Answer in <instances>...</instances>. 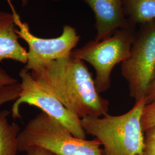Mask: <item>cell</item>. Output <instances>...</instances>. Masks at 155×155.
<instances>
[{"label":"cell","instance_id":"cell-1","mask_svg":"<svg viewBox=\"0 0 155 155\" xmlns=\"http://www.w3.org/2000/svg\"><path fill=\"white\" fill-rule=\"evenodd\" d=\"M29 71L35 80L80 119L107 114L109 102L97 90L84 61L70 55L40 64Z\"/></svg>","mask_w":155,"mask_h":155},{"label":"cell","instance_id":"cell-2","mask_svg":"<svg viewBox=\"0 0 155 155\" xmlns=\"http://www.w3.org/2000/svg\"><path fill=\"white\" fill-rule=\"evenodd\" d=\"M146 104L147 98H143L121 115L84 117L81 119L82 126L86 134L95 137L103 146L102 155H143L141 119Z\"/></svg>","mask_w":155,"mask_h":155},{"label":"cell","instance_id":"cell-3","mask_svg":"<svg viewBox=\"0 0 155 155\" xmlns=\"http://www.w3.org/2000/svg\"><path fill=\"white\" fill-rule=\"evenodd\" d=\"M39 146L57 155H102L97 140H87L74 136L68 129L44 112L26 124L18 136V149Z\"/></svg>","mask_w":155,"mask_h":155},{"label":"cell","instance_id":"cell-4","mask_svg":"<svg viewBox=\"0 0 155 155\" xmlns=\"http://www.w3.org/2000/svg\"><path fill=\"white\" fill-rule=\"evenodd\" d=\"M135 29L136 26L132 25L120 28L109 38L100 41H90L71 52L73 57L93 67L95 71V84L100 94L110 88L111 74L114 67L129 57L136 35Z\"/></svg>","mask_w":155,"mask_h":155},{"label":"cell","instance_id":"cell-5","mask_svg":"<svg viewBox=\"0 0 155 155\" xmlns=\"http://www.w3.org/2000/svg\"><path fill=\"white\" fill-rule=\"evenodd\" d=\"M121 75L132 98L147 97L155 80V20L141 25L129 57L121 63Z\"/></svg>","mask_w":155,"mask_h":155},{"label":"cell","instance_id":"cell-6","mask_svg":"<svg viewBox=\"0 0 155 155\" xmlns=\"http://www.w3.org/2000/svg\"><path fill=\"white\" fill-rule=\"evenodd\" d=\"M21 91L12 107V116L20 118V107L23 104L39 107L43 112L52 117L67 127L72 134L86 139V133L82 126L81 120L72 114L55 97L40 84L29 71L23 68L19 72Z\"/></svg>","mask_w":155,"mask_h":155},{"label":"cell","instance_id":"cell-7","mask_svg":"<svg viewBox=\"0 0 155 155\" xmlns=\"http://www.w3.org/2000/svg\"><path fill=\"white\" fill-rule=\"evenodd\" d=\"M15 18L17 34L28 45V61L24 67L28 71L40 64L70 55L79 41L76 29L70 25L63 26L59 36L45 39L31 33L28 24L22 22L18 15Z\"/></svg>","mask_w":155,"mask_h":155},{"label":"cell","instance_id":"cell-8","mask_svg":"<svg viewBox=\"0 0 155 155\" xmlns=\"http://www.w3.org/2000/svg\"><path fill=\"white\" fill-rule=\"evenodd\" d=\"M94 13L96 35L100 41L110 37L118 29L131 25L125 18L122 0H81Z\"/></svg>","mask_w":155,"mask_h":155},{"label":"cell","instance_id":"cell-9","mask_svg":"<svg viewBox=\"0 0 155 155\" xmlns=\"http://www.w3.org/2000/svg\"><path fill=\"white\" fill-rule=\"evenodd\" d=\"M15 13L0 11V61L11 59L26 64L28 51L19 43Z\"/></svg>","mask_w":155,"mask_h":155},{"label":"cell","instance_id":"cell-10","mask_svg":"<svg viewBox=\"0 0 155 155\" xmlns=\"http://www.w3.org/2000/svg\"><path fill=\"white\" fill-rule=\"evenodd\" d=\"M122 6L125 18L132 25L155 20V0H122Z\"/></svg>","mask_w":155,"mask_h":155},{"label":"cell","instance_id":"cell-11","mask_svg":"<svg viewBox=\"0 0 155 155\" xmlns=\"http://www.w3.org/2000/svg\"><path fill=\"white\" fill-rule=\"evenodd\" d=\"M11 111H0V155H17L20 127L16 123H9L8 117Z\"/></svg>","mask_w":155,"mask_h":155},{"label":"cell","instance_id":"cell-12","mask_svg":"<svg viewBox=\"0 0 155 155\" xmlns=\"http://www.w3.org/2000/svg\"><path fill=\"white\" fill-rule=\"evenodd\" d=\"M21 91L19 82L0 89V106L16 100L19 97Z\"/></svg>","mask_w":155,"mask_h":155},{"label":"cell","instance_id":"cell-13","mask_svg":"<svg viewBox=\"0 0 155 155\" xmlns=\"http://www.w3.org/2000/svg\"><path fill=\"white\" fill-rule=\"evenodd\" d=\"M141 127L145 132L151 127H155V101L144 106L141 115Z\"/></svg>","mask_w":155,"mask_h":155},{"label":"cell","instance_id":"cell-14","mask_svg":"<svg viewBox=\"0 0 155 155\" xmlns=\"http://www.w3.org/2000/svg\"><path fill=\"white\" fill-rule=\"evenodd\" d=\"M144 133L143 155H155V127Z\"/></svg>","mask_w":155,"mask_h":155},{"label":"cell","instance_id":"cell-15","mask_svg":"<svg viewBox=\"0 0 155 155\" xmlns=\"http://www.w3.org/2000/svg\"><path fill=\"white\" fill-rule=\"evenodd\" d=\"M18 82L16 78L12 77L2 67L0 66V89Z\"/></svg>","mask_w":155,"mask_h":155},{"label":"cell","instance_id":"cell-16","mask_svg":"<svg viewBox=\"0 0 155 155\" xmlns=\"http://www.w3.org/2000/svg\"><path fill=\"white\" fill-rule=\"evenodd\" d=\"M27 155H57L49 150L39 146H31L25 150Z\"/></svg>","mask_w":155,"mask_h":155},{"label":"cell","instance_id":"cell-17","mask_svg":"<svg viewBox=\"0 0 155 155\" xmlns=\"http://www.w3.org/2000/svg\"><path fill=\"white\" fill-rule=\"evenodd\" d=\"M147 104L155 101V80L147 95Z\"/></svg>","mask_w":155,"mask_h":155},{"label":"cell","instance_id":"cell-18","mask_svg":"<svg viewBox=\"0 0 155 155\" xmlns=\"http://www.w3.org/2000/svg\"><path fill=\"white\" fill-rule=\"evenodd\" d=\"M21 1L22 6H26L28 5L29 0H21Z\"/></svg>","mask_w":155,"mask_h":155},{"label":"cell","instance_id":"cell-19","mask_svg":"<svg viewBox=\"0 0 155 155\" xmlns=\"http://www.w3.org/2000/svg\"><path fill=\"white\" fill-rule=\"evenodd\" d=\"M51 1H52L54 2H58V1H60L61 0H51Z\"/></svg>","mask_w":155,"mask_h":155}]
</instances>
